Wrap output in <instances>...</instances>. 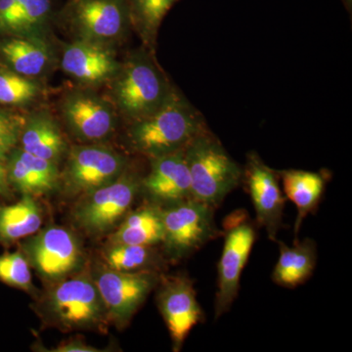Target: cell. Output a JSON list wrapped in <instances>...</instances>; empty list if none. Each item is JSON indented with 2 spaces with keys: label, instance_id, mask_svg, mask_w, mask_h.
<instances>
[{
  "label": "cell",
  "instance_id": "8fae6325",
  "mask_svg": "<svg viewBox=\"0 0 352 352\" xmlns=\"http://www.w3.org/2000/svg\"><path fill=\"white\" fill-rule=\"evenodd\" d=\"M90 271L105 303L109 320L118 329L129 325L148 296L156 289L162 274L153 270L120 272L103 263L97 264Z\"/></svg>",
  "mask_w": 352,
  "mask_h": 352
},
{
  "label": "cell",
  "instance_id": "9a60e30c",
  "mask_svg": "<svg viewBox=\"0 0 352 352\" xmlns=\"http://www.w3.org/2000/svg\"><path fill=\"white\" fill-rule=\"evenodd\" d=\"M251 196L256 221L265 229L268 239L277 242L283 222L285 199L276 170L264 163L256 152L247 155L243 168V182Z\"/></svg>",
  "mask_w": 352,
  "mask_h": 352
},
{
  "label": "cell",
  "instance_id": "603a6c76",
  "mask_svg": "<svg viewBox=\"0 0 352 352\" xmlns=\"http://www.w3.org/2000/svg\"><path fill=\"white\" fill-rule=\"evenodd\" d=\"M276 173L287 198L295 204L298 210L294 228L296 240L303 220L314 212L320 203L325 191V177L318 173L302 170H277Z\"/></svg>",
  "mask_w": 352,
  "mask_h": 352
},
{
  "label": "cell",
  "instance_id": "cb8c5ba5",
  "mask_svg": "<svg viewBox=\"0 0 352 352\" xmlns=\"http://www.w3.org/2000/svg\"><path fill=\"white\" fill-rule=\"evenodd\" d=\"M43 223L41 206L24 195L12 205L0 206V244L12 245L38 232Z\"/></svg>",
  "mask_w": 352,
  "mask_h": 352
},
{
  "label": "cell",
  "instance_id": "ba28073f",
  "mask_svg": "<svg viewBox=\"0 0 352 352\" xmlns=\"http://www.w3.org/2000/svg\"><path fill=\"white\" fill-rule=\"evenodd\" d=\"M162 210V252L168 263H179L223 235L215 222L214 208L195 199H187Z\"/></svg>",
  "mask_w": 352,
  "mask_h": 352
},
{
  "label": "cell",
  "instance_id": "30bf717a",
  "mask_svg": "<svg viewBox=\"0 0 352 352\" xmlns=\"http://www.w3.org/2000/svg\"><path fill=\"white\" fill-rule=\"evenodd\" d=\"M60 173V190L80 197L115 182L129 159L106 143L71 145Z\"/></svg>",
  "mask_w": 352,
  "mask_h": 352
},
{
  "label": "cell",
  "instance_id": "484cf974",
  "mask_svg": "<svg viewBox=\"0 0 352 352\" xmlns=\"http://www.w3.org/2000/svg\"><path fill=\"white\" fill-rule=\"evenodd\" d=\"M103 264L110 270L120 272L153 270L161 272L168 263L163 252L155 245H139L109 243L102 251Z\"/></svg>",
  "mask_w": 352,
  "mask_h": 352
},
{
  "label": "cell",
  "instance_id": "5bb4252c",
  "mask_svg": "<svg viewBox=\"0 0 352 352\" xmlns=\"http://www.w3.org/2000/svg\"><path fill=\"white\" fill-rule=\"evenodd\" d=\"M224 234V245L217 266V291L215 295L214 318L219 319L231 309L237 298L242 276L256 234L245 219L231 220Z\"/></svg>",
  "mask_w": 352,
  "mask_h": 352
},
{
  "label": "cell",
  "instance_id": "7c38bea8",
  "mask_svg": "<svg viewBox=\"0 0 352 352\" xmlns=\"http://www.w3.org/2000/svg\"><path fill=\"white\" fill-rule=\"evenodd\" d=\"M58 68L78 87L101 89L115 78L122 65L119 50L89 41H58Z\"/></svg>",
  "mask_w": 352,
  "mask_h": 352
},
{
  "label": "cell",
  "instance_id": "f546056e",
  "mask_svg": "<svg viewBox=\"0 0 352 352\" xmlns=\"http://www.w3.org/2000/svg\"><path fill=\"white\" fill-rule=\"evenodd\" d=\"M51 352H100L105 351L103 349L90 346L85 340L80 339H72L66 340L58 344L54 349H50Z\"/></svg>",
  "mask_w": 352,
  "mask_h": 352
},
{
  "label": "cell",
  "instance_id": "4316f807",
  "mask_svg": "<svg viewBox=\"0 0 352 352\" xmlns=\"http://www.w3.org/2000/svg\"><path fill=\"white\" fill-rule=\"evenodd\" d=\"M180 0H126L132 31L141 44L156 52L157 36L166 14Z\"/></svg>",
  "mask_w": 352,
  "mask_h": 352
},
{
  "label": "cell",
  "instance_id": "8992f818",
  "mask_svg": "<svg viewBox=\"0 0 352 352\" xmlns=\"http://www.w3.org/2000/svg\"><path fill=\"white\" fill-rule=\"evenodd\" d=\"M141 178L129 164L115 182L80 196L72 212L74 223L94 237L111 233L140 194Z\"/></svg>",
  "mask_w": 352,
  "mask_h": 352
},
{
  "label": "cell",
  "instance_id": "3957f363",
  "mask_svg": "<svg viewBox=\"0 0 352 352\" xmlns=\"http://www.w3.org/2000/svg\"><path fill=\"white\" fill-rule=\"evenodd\" d=\"M34 309L44 323L62 332H106L111 325L100 292L87 267L48 285Z\"/></svg>",
  "mask_w": 352,
  "mask_h": 352
},
{
  "label": "cell",
  "instance_id": "277c9868",
  "mask_svg": "<svg viewBox=\"0 0 352 352\" xmlns=\"http://www.w3.org/2000/svg\"><path fill=\"white\" fill-rule=\"evenodd\" d=\"M184 155L191 198L214 210L243 182V166L228 154L208 127L190 141Z\"/></svg>",
  "mask_w": 352,
  "mask_h": 352
},
{
  "label": "cell",
  "instance_id": "7402d4cb",
  "mask_svg": "<svg viewBox=\"0 0 352 352\" xmlns=\"http://www.w3.org/2000/svg\"><path fill=\"white\" fill-rule=\"evenodd\" d=\"M279 244V258L272 272V281L278 286L293 289L309 279L316 267L317 245L314 240H295L293 247L281 241Z\"/></svg>",
  "mask_w": 352,
  "mask_h": 352
},
{
  "label": "cell",
  "instance_id": "2e32d148",
  "mask_svg": "<svg viewBox=\"0 0 352 352\" xmlns=\"http://www.w3.org/2000/svg\"><path fill=\"white\" fill-rule=\"evenodd\" d=\"M148 161L149 171L142 176L140 182V194L147 201L166 208L191 198V182L184 150Z\"/></svg>",
  "mask_w": 352,
  "mask_h": 352
},
{
  "label": "cell",
  "instance_id": "83f0119b",
  "mask_svg": "<svg viewBox=\"0 0 352 352\" xmlns=\"http://www.w3.org/2000/svg\"><path fill=\"white\" fill-rule=\"evenodd\" d=\"M0 281L28 293H36L31 266L21 251L0 254Z\"/></svg>",
  "mask_w": 352,
  "mask_h": 352
},
{
  "label": "cell",
  "instance_id": "1f68e13d",
  "mask_svg": "<svg viewBox=\"0 0 352 352\" xmlns=\"http://www.w3.org/2000/svg\"><path fill=\"white\" fill-rule=\"evenodd\" d=\"M344 4V8L346 9L347 12L351 14L352 12V0H340Z\"/></svg>",
  "mask_w": 352,
  "mask_h": 352
},
{
  "label": "cell",
  "instance_id": "f1b7e54d",
  "mask_svg": "<svg viewBox=\"0 0 352 352\" xmlns=\"http://www.w3.org/2000/svg\"><path fill=\"white\" fill-rule=\"evenodd\" d=\"M24 120V111L0 107V162L1 163H6L11 151L19 145Z\"/></svg>",
  "mask_w": 352,
  "mask_h": 352
},
{
  "label": "cell",
  "instance_id": "44dd1931",
  "mask_svg": "<svg viewBox=\"0 0 352 352\" xmlns=\"http://www.w3.org/2000/svg\"><path fill=\"white\" fill-rule=\"evenodd\" d=\"M163 240V210L156 204L146 201L138 210L127 212L111 234L109 243L157 247Z\"/></svg>",
  "mask_w": 352,
  "mask_h": 352
},
{
  "label": "cell",
  "instance_id": "5b68a950",
  "mask_svg": "<svg viewBox=\"0 0 352 352\" xmlns=\"http://www.w3.org/2000/svg\"><path fill=\"white\" fill-rule=\"evenodd\" d=\"M55 25L71 39L118 50L133 32L126 0H67L58 9Z\"/></svg>",
  "mask_w": 352,
  "mask_h": 352
},
{
  "label": "cell",
  "instance_id": "e0dca14e",
  "mask_svg": "<svg viewBox=\"0 0 352 352\" xmlns=\"http://www.w3.org/2000/svg\"><path fill=\"white\" fill-rule=\"evenodd\" d=\"M57 38H0V65L27 78L45 80L58 68Z\"/></svg>",
  "mask_w": 352,
  "mask_h": 352
},
{
  "label": "cell",
  "instance_id": "6da1fadb",
  "mask_svg": "<svg viewBox=\"0 0 352 352\" xmlns=\"http://www.w3.org/2000/svg\"><path fill=\"white\" fill-rule=\"evenodd\" d=\"M175 85L157 62L156 52L140 44L122 58L119 72L105 87V95L120 122L126 124L159 110Z\"/></svg>",
  "mask_w": 352,
  "mask_h": 352
},
{
  "label": "cell",
  "instance_id": "d6986e66",
  "mask_svg": "<svg viewBox=\"0 0 352 352\" xmlns=\"http://www.w3.org/2000/svg\"><path fill=\"white\" fill-rule=\"evenodd\" d=\"M55 0H0V38H53Z\"/></svg>",
  "mask_w": 352,
  "mask_h": 352
},
{
  "label": "cell",
  "instance_id": "d4e9b609",
  "mask_svg": "<svg viewBox=\"0 0 352 352\" xmlns=\"http://www.w3.org/2000/svg\"><path fill=\"white\" fill-rule=\"evenodd\" d=\"M47 96L45 80L27 78L0 65V107L25 112L43 104Z\"/></svg>",
  "mask_w": 352,
  "mask_h": 352
},
{
  "label": "cell",
  "instance_id": "7a4b0ae2",
  "mask_svg": "<svg viewBox=\"0 0 352 352\" xmlns=\"http://www.w3.org/2000/svg\"><path fill=\"white\" fill-rule=\"evenodd\" d=\"M124 126L129 149L147 160L184 150L208 127L200 111L176 85L159 110Z\"/></svg>",
  "mask_w": 352,
  "mask_h": 352
},
{
  "label": "cell",
  "instance_id": "9c48e42d",
  "mask_svg": "<svg viewBox=\"0 0 352 352\" xmlns=\"http://www.w3.org/2000/svg\"><path fill=\"white\" fill-rule=\"evenodd\" d=\"M21 252L31 268L50 285L66 279L87 267L82 245L67 227L48 226L23 239Z\"/></svg>",
  "mask_w": 352,
  "mask_h": 352
},
{
  "label": "cell",
  "instance_id": "ffe728a7",
  "mask_svg": "<svg viewBox=\"0 0 352 352\" xmlns=\"http://www.w3.org/2000/svg\"><path fill=\"white\" fill-rule=\"evenodd\" d=\"M4 164L11 188L22 196L36 198L60 190V166L34 156L19 146L14 148Z\"/></svg>",
  "mask_w": 352,
  "mask_h": 352
},
{
  "label": "cell",
  "instance_id": "4dcf8cb0",
  "mask_svg": "<svg viewBox=\"0 0 352 352\" xmlns=\"http://www.w3.org/2000/svg\"><path fill=\"white\" fill-rule=\"evenodd\" d=\"M12 191L7 178L6 164L0 162V196L8 198L12 195Z\"/></svg>",
  "mask_w": 352,
  "mask_h": 352
},
{
  "label": "cell",
  "instance_id": "ac0fdd59",
  "mask_svg": "<svg viewBox=\"0 0 352 352\" xmlns=\"http://www.w3.org/2000/svg\"><path fill=\"white\" fill-rule=\"evenodd\" d=\"M18 146L58 166L63 163L71 147L59 118L44 104L25 111Z\"/></svg>",
  "mask_w": 352,
  "mask_h": 352
},
{
  "label": "cell",
  "instance_id": "4fadbf2b",
  "mask_svg": "<svg viewBox=\"0 0 352 352\" xmlns=\"http://www.w3.org/2000/svg\"><path fill=\"white\" fill-rule=\"evenodd\" d=\"M156 288L157 307L170 332L173 351H180L190 332L205 318L193 281L184 274H161Z\"/></svg>",
  "mask_w": 352,
  "mask_h": 352
},
{
  "label": "cell",
  "instance_id": "52a82bcc",
  "mask_svg": "<svg viewBox=\"0 0 352 352\" xmlns=\"http://www.w3.org/2000/svg\"><path fill=\"white\" fill-rule=\"evenodd\" d=\"M57 111L62 126L82 144L107 142L122 122L105 94L76 85L61 95Z\"/></svg>",
  "mask_w": 352,
  "mask_h": 352
}]
</instances>
